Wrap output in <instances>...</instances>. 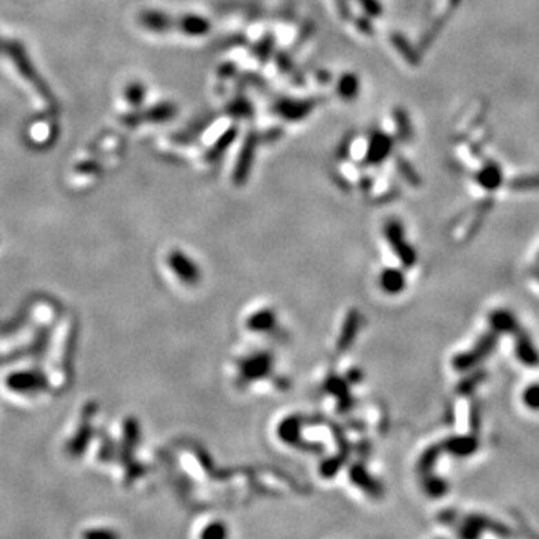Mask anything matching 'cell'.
<instances>
[{"label":"cell","instance_id":"obj_1","mask_svg":"<svg viewBox=\"0 0 539 539\" xmlns=\"http://www.w3.org/2000/svg\"><path fill=\"white\" fill-rule=\"evenodd\" d=\"M0 54H6L8 57H11L17 71H19V74L33 85V89L39 93V96L43 101H47V102L54 101L53 93H51L50 87L43 83L38 71L34 69L32 60L28 54V51H26V48L21 45L19 41H5L2 53Z\"/></svg>","mask_w":539,"mask_h":539},{"label":"cell","instance_id":"obj_3","mask_svg":"<svg viewBox=\"0 0 539 539\" xmlns=\"http://www.w3.org/2000/svg\"><path fill=\"white\" fill-rule=\"evenodd\" d=\"M3 43H5V39L0 38V53H2V48H3Z\"/></svg>","mask_w":539,"mask_h":539},{"label":"cell","instance_id":"obj_2","mask_svg":"<svg viewBox=\"0 0 539 539\" xmlns=\"http://www.w3.org/2000/svg\"><path fill=\"white\" fill-rule=\"evenodd\" d=\"M523 402L530 409L539 411V385H533L525 389Z\"/></svg>","mask_w":539,"mask_h":539}]
</instances>
